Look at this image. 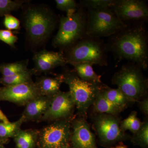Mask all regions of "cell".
Listing matches in <instances>:
<instances>
[{
  "mask_svg": "<svg viewBox=\"0 0 148 148\" xmlns=\"http://www.w3.org/2000/svg\"><path fill=\"white\" fill-rule=\"evenodd\" d=\"M33 75L32 70L29 69L26 71L13 75L1 77L0 84L3 86H10L33 82Z\"/></svg>",
  "mask_w": 148,
  "mask_h": 148,
  "instance_id": "obj_21",
  "label": "cell"
},
{
  "mask_svg": "<svg viewBox=\"0 0 148 148\" xmlns=\"http://www.w3.org/2000/svg\"><path fill=\"white\" fill-rule=\"evenodd\" d=\"M80 117L84 118L92 106L103 84L88 82L80 78L75 70L66 69L61 74Z\"/></svg>",
  "mask_w": 148,
  "mask_h": 148,
  "instance_id": "obj_5",
  "label": "cell"
},
{
  "mask_svg": "<svg viewBox=\"0 0 148 148\" xmlns=\"http://www.w3.org/2000/svg\"><path fill=\"white\" fill-rule=\"evenodd\" d=\"M74 116L51 122L39 130L38 148H57L69 145Z\"/></svg>",
  "mask_w": 148,
  "mask_h": 148,
  "instance_id": "obj_8",
  "label": "cell"
},
{
  "mask_svg": "<svg viewBox=\"0 0 148 148\" xmlns=\"http://www.w3.org/2000/svg\"><path fill=\"white\" fill-rule=\"evenodd\" d=\"M57 148H74L73 147H71L70 145L64 146V147H58Z\"/></svg>",
  "mask_w": 148,
  "mask_h": 148,
  "instance_id": "obj_34",
  "label": "cell"
},
{
  "mask_svg": "<svg viewBox=\"0 0 148 148\" xmlns=\"http://www.w3.org/2000/svg\"><path fill=\"white\" fill-rule=\"evenodd\" d=\"M86 10L87 36L97 38L110 37L127 26L111 8Z\"/></svg>",
  "mask_w": 148,
  "mask_h": 148,
  "instance_id": "obj_7",
  "label": "cell"
},
{
  "mask_svg": "<svg viewBox=\"0 0 148 148\" xmlns=\"http://www.w3.org/2000/svg\"><path fill=\"white\" fill-rule=\"evenodd\" d=\"M74 70L80 78L88 82L102 84L101 76L96 73L92 68V64L81 63L72 64Z\"/></svg>",
  "mask_w": 148,
  "mask_h": 148,
  "instance_id": "obj_20",
  "label": "cell"
},
{
  "mask_svg": "<svg viewBox=\"0 0 148 148\" xmlns=\"http://www.w3.org/2000/svg\"><path fill=\"white\" fill-rule=\"evenodd\" d=\"M59 22L58 31L53 38L52 45L61 51H64L87 36L86 10L80 5L76 11L61 16Z\"/></svg>",
  "mask_w": 148,
  "mask_h": 148,
  "instance_id": "obj_3",
  "label": "cell"
},
{
  "mask_svg": "<svg viewBox=\"0 0 148 148\" xmlns=\"http://www.w3.org/2000/svg\"><path fill=\"white\" fill-rule=\"evenodd\" d=\"M116 116L98 114L93 117V126L100 141L110 144L125 140L128 136L121 128Z\"/></svg>",
  "mask_w": 148,
  "mask_h": 148,
  "instance_id": "obj_10",
  "label": "cell"
},
{
  "mask_svg": "<svg viewBox=\"0 0 148 148\" xmlns=\"http://www.w3.org/2000/svg\"><path fill=\"white\" fill-rule=\"evenodd\" d=\"M92 106L93 110L98 114H106L117 116L123 111L109 101L105 97L101 90L98 93Z\"/></svg>",
  "mask_w": 148,
  "mask_h": 148,
  "instance_id": "obj_18",
  "label": "cell"
},
{
  "mask_svg": "<svg viewBox=\"0 0 148 148\" xmlns=\"http://www.w3.org/2000/svg\"><path fill=\"white\" fill-rule=\"evenodd\" d=\"M3 25L7 30H18L21 28V22L20 20L11 14H7L4 16Z\"/></svg>",
  "mask_w": 148,
  "mask_h": 148,
  "instance_id": "obj_30",
  "label": "cell"
},
{
  "mask_svg": "<svg viewBox=\"0 0 148 148\" xmlns=\"http://www.w3.org/2000/svg\"><path fill=\"white\" fill-rule=\"evenodd\" d=\"M70 141L74 148H97L95 138L84 118H74Z\"/></svg>",
  "mask_w": 148,
  "mask_h": 148,
  "instance_id": "obj_14",
  "label": "cell"
},
{
  "mask_svg": "<svg viewBox=\"0 0 148 148\" xmlns=\"http://www.w3.org/2000/svg\"><path fill=\"white\" fill-rule=\"evenodd\" d=\"M142 70L136 64L130 63L122 66L112 78V83L117 86L130 103L139 102L147 97L148 79Z\"/></svg>",
  "mask_w": 148,
  "mask_h": 148,
  "instance_id": "obj_4",
  "label": "cell"
},
{
  "mask_svg": "<svg viewBox=\"0 0 148 148\" xmlns=\"http://www.w3.org/2000/svg\"><path fill=\"white\" fill-rule=\"evenodd\" d=\"M18 38L11 31L7 29H0V41L10 47H14Z\"/></svg>",
  "mask_w": 148,
  "mask_h": 148,
  "instance_id": "obj_29",
  "label": "cell"
},
{
  "mask_svg": "<svg viewBox=\"0 0 148 148\" xmlns=\"http://www.w3.org/2000/svg\"><path fill=\"white\" fill-rule=\"evenodd\" d=\"M55 1L56 8L66 13L76 11L79 7L75 0H56Z\"/></svg>",
  "mask_w": 148,
  "mask_h": 148,
  "instance_id": "obj_28",
  "label": "cell"
},
{
  "mask_svg": "<svg viewBox=\"0 0 148 148\" xmlns=\"http://www.w3.org/2000/svg\"><path fill=\"white\" fill-rule=\"evenodd\" d=\"M143 123L137 116V112L133 111L127 118L121 122L120 127L124 132L129 130L134 134L140 129Z\"/></svg>",
  "mask_w": 148,
  "mask_h": 148,
  "instance_id": "obj_24",
  "label": "cell"
},
{
  "mask_svg": "<svg viewBox=\"0 0 148 148\" xmlns=\"http://www.w3.org/2000/svg\"><path fill=\"white\" fill-rule=\"evenodd\" d=\"M107 51L119 61L127 60L142 70L148 67V37L144 24L127 25L109 37Z\"/></svg>",
  "mask_w": 148,
  "mask_h": 148,
  "instance_id": "obj_1",
  "label": "cell"
},
{
  "mask_svg": "<svg viewBox=\"0 0 148 148\" xmlns=\"http://www.w3.org/2000/svg\"><path fill=\"white\" fill-rule=\"evenodd\" d=\"M34 66L31 69L33 75H39L42 73H48L59 66L67 64L64 52L43 49L36 51L33 58Z\"/></svg>",
  "mask_w": 148,
  "mask_h": 148,
  "instance_id": "obj_13",
  "label": "cell"
},
{
  "mask_svg": "<svg viewBox=\"0 0 148 148\" xmlns=\"http://www.w3.org/2000/svg\"><path fill=\"white\" fill-rule=\"evenodd\" d=\"M21 24L25 31L27 47L33 50L44 45L55 31L58 20L47 5L25 3L21 7Z\"/></svg>",
  "mask_w": 148,
  "mask_h": 148,
  "instance_id": "obj_2",
  "label": "cell"
},
{
  "mask_svg": "<svg viewBox=\"0 0 148 148\" xmlns=\"http://www.w3.org/2000/svg\"><path fill=\"white\" fill-rule=\"evenodd\" d=\"M106 44L100 38L86 36L63 51L67 64L88 63L108 65Z\"/></svg>",
  "mask_w": 148,
  "mask_h": 148,
  "instance_id": "obj_6",
  "label": "cell"
},
{
  "mask_svg": "<svg viewBox=\"0 0 148 148\" xmlns=\"http://www.w3.org/2000/svg\"><path fill=\"white\" fill-rule=\"evenodd\" d=\"M40 96L35 82L17 85L0 86V101H7L25 106L29 101Z\"/></svg>",
  "mask_w": 148,
  "mask_h": 148,
  "instance_id": "obj_12",
  "label": "cell"
},
{
  "mask_svg": "<svg viewBox=\"0 0 148 148\" xmlns=\"http://www.w3.org/2000/svg\"><path fill=\"white\" fill-rule=\"evenodd\" d=\"M38 133V130L20 129L13 138L16 148H35Z\"/></svg>",
  "mask_w": 148,
  "mask_h": 148,
  "instance_id": "obj_17",
  "label": "cell"
},
{
  "mask_svg": "<svg viewBox=\"0 0 148 148\" xmlns=\"http://www.w3.org/2000/svg\"><path fill=\"white\" fill-rule=\"evenodd\" d=\"M8 141L9 140H3V139L0 138V146L3 145L7 143Z\"/></svg>",
  "mask_w": 148,
  "mask_h": 148,
  "instance_id": "obj_33",
  "label": "cell"
},
{
  "mask_svg": "<svg viewBox=\"0 0 148 148\" xmlns=\"http://www.w3.org/2000/svg\"><path fill=\"white\" fill-rule=\"evenodd\" d=\"M0 122L5 123H8L10 122L7 116L3 112L1 108H0Z\"/></svg>",
  "mask_w": 148,
  "mask_h": 148,
  "instance_id": "obj_32",
  "label": "cell"
},
{
  "mask_svg": "<svg viewBox=\"0 0 148 148\" xmlns=\"http://www.w3.org/2000/svg\"><path fill=\"white\" fill-rule=\"evenodd\" d=\"M24 123L23 118L20 116L19 119L13 122L5 123L0 122V138L7 140L14 138Z\"/></svg>",
  "mask_w": 148,
  "mask_h": 148,
  "instance_id": "obj_23",
  "label": "cell"
},
{
  "mask_svg": "<svg viewBox=\"0 0 148 148\" xmlns=\"http://www.w3.org/2000/svg\"><path fill=\"white\" fill-rule=\"evenodd\" d=\"M29 60H23L13 63L0 64V73L2 76L8 77L20 73L28 70Z\"/></svg>",
  "mask_w": 148,
  "mask_h": 148,
  "instance_id": "obj_22",
  "label": "cell"
},
{
  "mask_svg": "<svg viewBox=\"0 0 148 148\" xmlns=\"http://www.w3.org/2000/svg\"><path fill=\"white\" fill-rule=\"evenodd\" d=\"M40 95L51 97L60 91V87L63 82L62 75L55 77L42 76L35 82Z\"/></svg>",
  "mask_w": 148,
  "mask_h": 148,
  "instance_id": "obj_16",
  "label": "cell"
},
{
  "mask_svg": "<svg viewBox=\"0 0 148 148\" xmlns=\"http://www.w3.org/2000/svg\"><path fill=\"white\" fill-rule=\"evenodd\" d=\"M139 108L142 113L146 116L148 115V98L146 97L139 102Z\"/></svg>",
  "mask_w": 148,
  "mask_h": 148,
  "instance_id": "obj_31",
  "label": "cell"
},
{
  "mask_svg": "<svg viewBox=\"0 0 148 148\" xmlns=\"http://www.w3.org/2000/svg\"><path fill=\"white\" fill-rule=\"evenodd\" d=\"M114 0H83L79 5L85 9H104L111 8Z\"/></svg>",
  "mask_w": 148,
  "mask_h": 148,
  "instance_id": "obj_26",
  "label": "cell"
},
{
  "mask_svg": "<svg viewBox=\"0 0 148 148\" xmlns=\"http://www.w3.org/2000/svg\"><path fill=\"white\" fill-rule=\"evenodd\" d=\"M51 97L40 95L29 101L25 106L21 116L24 122H38L48 108Z\"/></svg>",
  "mask_w": 148,
  "mask_h": 148,
  "instance_id": "obj_15",
  "label": "cell"
},
{
  "mask_svg": "<svg viewBox=\"0 0 148 148\" xmlns=\"http://www.w3.org/2000/svg\"><path fill=\"white\" fill-rule=\"evenodd\" d=\"M114 148H127L126 147H124V146H117V147H116Z\"/></svg>",
  "mask_w": 148,
  "mask_h": 148,
  "instance_id": "obj_35",
  "label": "cell"
},
{
  "mask_svg": "<svg viewBox=\"0 0 148 148\" xmlns=\"http://www.w3.org/2000/svg\"><path fill=\"white\" fill-rule=\"evenodd\" d=\"M75 103L69 91L61 90L51 97L49 107L38 122H52L74 116Z\"/></svg>",
  "mask_w": 148,
  "mask_h": 148,
  "instance_id": "obj_11",
  "label": "cell"
},
{
  "mask_svg": "<svg viewBox=\"0 0 148 148\" xmlns=\"http://www.w3.org/2000/svg\"><path fill=\"white\" fill-rule=\"evenodd\" d=\"M29 1L25 0H0V16H4L18 10Z\"/></svg>",
  "mask_w": 148,
  "mask_h": 148,
  "instance_id": "obj_25",
  "label": "cell"
},
{
  "mask_svg": "<svg viewBox=\"0 0 148 148\" xmlns=\"http://www.w3.org/2000/svg\"><path fill=\"white\" fill-rule=\"evenodd\" d=\"M0 148H5L3 146H0Z\"/></svg>",
  "mask_w": 148,
  "mask_h": 148,
  "instance_id": "obj_36",
  "label": "cell"
},
{
  "mask_svg": "<svg viewBox=\"0 0 148 148\" xmlns=\"http://www.w3.org/2000/svg\"><path fill=\"white\" fill-rule=\"evenodd\" d=\"M120 20L127 25L145 24L148 19V7L142 0H114L111 8Z\"/></svg>",
  "mask_w": 148,
  "mask_h": 148,
  "instance_id": "obj_9",
  "label": "cell"
},
{
  "mask_svg": "<svg viewBox=\"0 0 148 148\" xmlns=\"http://www.w3.org/2000/svg\"><path fill=\"white\" fill-rule=\"evenodd\" d=\"M101 91L109 101L123 111L130 103L126 96L118 88L115 89L112 88L103 84Z\"/></svg>",
  "mask_w": 148,
  "mask_h": 148,
  "instance_id": "obj_19",
  "label": "cell"
},
{
  "mask_svg": "<svg viewBox=\"0 0 148 148\" xmlns=\"http://www.w3.org/2000/svg\"><path fill=\"white\" fill-rule=\"evenodd\" d=\"M132 140L133 143L143 147H148V120L143 122L140 129L133 134Z\"/></svg>",
  "mask_w": 148,
  "mask_h": 148,
  "instance_id": "obj_27",
  "label": "cell"
}]
</instances>
